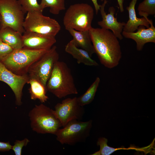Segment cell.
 Segmentation results:
<instances>
[{
    "instance_id": "1",
    "label": "cell",
    "mask_w": 155,
    "mask_h": 155,
    "mask_svg": "<svg viewBox=\"0 0 155 155\" xmlns=\"http://www.w3.org/2000/svg\"><path fill=\"white\" fill-rule=\"evenodd\" d=\"M95 51L100 63L109 69L119 64L122 52L117 38L109 30L92 27L89 30Z\"/></svg>"
},
{
    "instance_id": "2",
    "label": "cell",
    "mask_w": 155,
    "mask_h": 155,
    "mask_svg": "<svg viewBox=\"0 0 155 155\" xmlns=\"http://www.w3.org/2000/svg\"><path fill=\"white\" fill-rule=\"evenodd\" d=\"M46 88L59 99L78 93L71 70L62 61H58L55 64Z\"/></svg>"
},
{
    "instance_id": "3",
    "label": "cell",
    "mask_w": 155,
    "mask_h": 155,
    "mask_svg": "<svg viewBox=\"0 0 155 155\" xmlns=\"http://www.w3.org/2000/svg\"><path fill=\"white\" fill-rule=\"evenodd\" d=\"M48 50H31L23 48L14 50L0 61L7 69L13 73L20 75H26L30 66Z\"/></svg>"
},
{
    "instance_id": "4",
    "label": "cell",
    "mask_w": 155,
    "mask_h": 155,
    "mask_svg": "<svg viewBox=\"0 0 155 155\" xmlns=\"http://www.w3.org/2000/svg\"><path fill=\"white\" fill-rule=\"evenodd\" d=\"M28 115L32 130L38 133L55 135L62 127L53 110L42 104L36 105Z\"/></svg>"
},
{
    "instance_id": "5",
    "label": "cell",
    "mask_w": 155,
    "mask_h": 155,
    "mask_svg": "<svg viewBox=\"0 0 155 155\" xmlns=\"http://www.w3.org/2000/svg\"><path fill=\"white\" fill-rule=\"evenodd\" d=\"M94 10L86 3H77L70 5L63 19L65 29L72 28L78 31L89 30L92 27Z\"/></svg>"
},
{
    "instance_id": "6",
    "label": "cell",
    "mask_w": 155,
    "mask_h": 155,
    "mask_svg": "<svg viewBox=\"0 0 155 155\" xmlns=\"http://www.w3.org/2000/svg\"><path fill=\"white\" fill-rule=\"evenodd\" d=\"M92 126V120H71L57 131L55 134L57 140L62 144L72 146L84 142L90 135Z\"/></svg>"
},
{
    "instance_id": "7",
    "label": "cell",
    "mask_w": 155,
    "mask_h": 155,
    "mask_svg": "<svg viewBox=\"0 0 155 155\" xmlns=\"http://www.w3.org/2000/svg\"><path fill=\"white\" fill-rule=\"evenodd\" d=\"M25 13L17 0H0V29L11 28L22 34Z\"/></svg>"
},
{
    "instance_id": "8",
    "label": "cell",
    "mask_w": 155,
    "mask_h": 155,
    "mask_svg": "<svg viewBox=\"0 0 155 155\" xmlns=\"http://www.w3.org/2000/svg\"><path fill=\"white\" fill-rule=\"evenodd\" d=\"M23 23L25 31L55 36L61 27L55 19L46 16L37 11L27 12Z\"/></svg>"
},
{
    "instance_id": "9",
    "label": "cell",
    "mask_w": 155,
    "mask_h": 155,
    "mask_svg": "<svg viewBox=\"0 0 155 155\" xmlns=\"http://www.w3.org/2000/svg\"><path fill=\"white\" fill-rule=\"evenodd\" d=\"M55 46H53L29 67L28 75L30 79L36 80L46 87L55 64L59 55Z\"/></svg>"
},
{
    "instance_id": "10",
    "label": "cell",
    "mask_w": 155,
    "mask_h": 155,
    "mask_svg": "<svg viewBox=\"0 0 155 155\" xmlns=\"http://www.w3.org/2000/svg\"><path fill=\"white\" fill-rule=\"evenodd\" d=\"M55 108L54 113L63 127L71 120H80L85 113L83 106L79 104L77 97L68 98L63 100L61 102L57 104Z\"/></svg>"
},
{
    "instance_id": "11",
    "label": "cell",
    "mask_w": 155,
    "mask_h": 155,
    "mask_svg": "<svg viewBox=\"0 0 155 155\" xmlns=\"http://www.w3.org/2000/svg\"><path fill=\"white\" fill-rule=\"evenodd\" d=\"M30 78L28 74L22 75L16 74L7 69L0 61V81L7 84L14 93L16 104L18 106L22 104L23 88L28 84Z\"/></svg>"
},
{
    "instance_id": "12",
    "label": "cell",
    "mask_w": 155,
    "mask_h": 155,
    "mask_svg": "<svg viewBox=\"0 0 155 155\" xmlns=\"http://www.w3.org/2000/svg\"><path fill=\"white\" fill-rule=\"evenodd\" d=\"M23 36V48L34 50H49L56 42L55 36L25 31Z\"/></svg>"
},
{
    "instance_id": "13",
    "label": "cell",
    "mask_w": 155,
    "mask_h": 155,
    "mask_svg": "<svg viewBox=\"0 0 155 155\" xmlns=\"http://www.w3.org/2000/svg\"><path fill=\"white\" fill-rule=\"evenodd\" d=\"M107 2V0H104L103 3L100 5V11L102 19V20L98 22V24L101 28L111 30L117 38L121 40L123 38L121 33L125 23L118 22L117 18H115V10L113 7L109 8V13L106 14L104 8Z\"/></svg>"
},
{
    "instance_id": "14",
    "label": "cell",
    "mask_w": 155,
    "mask_h": 155,
    "mask_svg": "<svg viewBox=\"0 0 155 155\" xmlns=\"http://www.w3.org/2000/svg\"><path fill=\"white\" fill-rule=\"evenodd\" d=\"M149 21L150 26L148 28L146 29L145 26L141 25L138 26L135 32H122V35L125 38L131 39L135 41L137 49L138 51L142 50L147 43H155V28L152 20L149 19Z\"/></svg>"
},
{
    "instance_id": "15",
    "label": "cell",
    "mask_w": 155,
    "mask_h": 155,
    "mask_svg": "<svg viewBox=\"0 0 155 155\" xmlns=\"http://www.w3.org/2000/svg\"><path fill=\"white\" fill-rule=\"evenodd\" d=\"M137 0H132L129 6L126 8L128 12L129 18L124 26L123 31L134 32L138 26L141 25L146 26L147 28L150 27V24L148 18H138L136 16L135 7Z\"/></svg>"
},
{
    "instance_id": "16",
    "label": "cell",
    "mask_w": 155,
    "mask_h": 155,
    "mask_svg": "<svg viewBox=\"0 0 155 155\" xmlns=\"http://www.w3.org/2000/svg\"><path fill=\"white\" fill-rule=\"evenodd\" d=\"M67 30L73 37L72 40L75 46L86 51L92 57L95 51L89 30L78 31L72 28Z\"/></svg>"
},
{
    "instance_id": "17",
    "label": "cell",
    "mask_w": 155,
    "mask_h": 155,
    "mask_svg": "<svg viewBox=\"0 0 155 155\" xmlns=\"http://www.w3.org/2000/svg\"><path fill=\"white\" fill-rule=\"evenodd\" d=\"M65 51L75 59L78 64L82 63L88 66H97L99 65L92 59L86 51L78 48L74 44L72 40L65 46Z\"/></svg>"
},
{
    "instance_id": "18",
    "label": "cell",
    "mask_w": 155,
    "mask_h": 155,
    "mask_svg": "<svg viewBox=\"0 0 155 155\" xmlns=\"http://www.w3.org/2000/svg\"><path fill=\"white\" fill-rule=\"evenodd\" d=\"M13 28L7 27L0 29V40L14 50L23 48V36Z\"/></svg>"
},
{
    "instance_id": "19",
    "label": "cell",
    "mask_w": 155,
    "mask_h": 155,
    "mask_svg": "<svg viewBox=\"0 0 155 155\" xmlns=\"http://www.w3.org/2000/svg\"><path fill=\"white\" fill-rule=\"evenodd\" d=\"M30 87L28 89L31 99L38 100L41 102L44 103L49 98L46 95V87L38 81L30 79L28 83Z\"/></svg>"
},
{
    "instance_id": "20",
    "label": "cell",
    "mask_w": 155,
    "mask_h": 155,
    "mask_svg": "<svg viewBox=\"0 0 155 155\" xmlns=\"http://www.w3.org/2000/svg\"><path fill=\"white\" fill-rule=\"evenodd\" d=\"M100 82V78L99 77H96L86 91L83 95L77 98L78 102L80 106H84L93 101Z\"/></svg>"
},
{
    "instance_id": "21",
    "label": "cell",
    "mask_w": 155,
    "mask_h": 155,
    "mask_svg": "<svg viewBox=\"0 0 155 155\" xmlns=\"http://www.w3.org/2000/svg\"><path fill=\"white\" fill-rule=\"evenodd\" d=\"M40 4L43 10L49 7L50 12L54 15L58 14L65 9V0H41Z\"/></svg>"
},
{
    "instance_id": "22",
    "label": "cell",
    "mask_w": 155,
    "mask_h": 155,
    "mask_svg": "<svg viewBox=\"0 0 155 155\" xmlns=\"http://www.w3.org/2000/svg\"><path fill=\"white\" fill-rule=\"evenodd\" d=\"M138 14L141 16L148 18L155 14V0H144L138 7Z\"/></svg>"
},
{
    "instance_id": "23",
    "label": "cell",
    "mask_w": 155,
    "mask_h": 155,
    "mask_svg": "<svg viewBox=\"0 0 155 155\" xmlns=\"http://www.w3.org/2000/svg\"><path fill=\"white\" fill-rule=\"evenodd\" d=\"M108 140L104 137L99 138L97 141V144L100 146L99 151L96 152L92 155H109L115 151L119 150V148H115L109 146L107 144Z\"/></svg>"
},
{
    "instance_id": "24",
    "label": "cell",
    "mask_w": 155,
    "mask_h": 155,
    "mask_svg": "<svg viewBox=\"0 0 155 155\" xmlns=\"http://www.w3.org/2000/svg\"><path fill=\"white\" fill-rule=\"evenodd\" d=\"M25 13L29 12L37 11L42 13L43 9L37 0H18Z\"/></svg>"
},
{
    "instance_id": "25",
    "label": "cell",
    "mask_w": 155,
    "mask_h": 155,
    "mask_svg": "<svg viewBox=\"0 0 155 155\" xmlns=\"http://www.w3.org/2000/svg\"><path fill=\"white\" fill-rule=\"evenodd\" d=\"M29 142V140L27 138L22 140H16L11 150L14 151L16 155H21L23 148L26 146Z\"/></svg>"
},
{
    "instance_id": "26",
    "label": "cell",
    "mask_w": 155,
    "mask_h": 155,
    "mask_svg": "<svg viewBox=\"0 0 155 155\" xmlns=\"http://www.w3.org/2000/svg\"><path fill=\"white\" fill-rule=\"evenodd\" d=\"M13 50L11 46L0 40V60Z\"/></svg>"
},
{
    "instance_id": "27",
    "label": "cell",
    "mask_w": 155,
    "mask_h": 155,
    "mask_svg": "<svg viewBox=\"0 0 155 155\" xmlns=\"http://www.w3.org/2000/svg\"><path fill=\"white\" fill-rule=\"evenodd\" d=\"M12 146L9 142H0V152L9 151L12 149Z\"/></svg>"
},
{
    "instance_id": "28",
    "label": "cell",
    "mask_w": 155,
    "mask_h": 155,
    "mask_svg": "<svg viewBox=\"0 0 155 155\" xmlns=\"http://www.w3.org/2000/svg\"><path fill=\"white\" fill-rule=\"evenodd\" d=\"M92 1L96 13L97 14L100 9V5H99L97 2V0H91ZM103 1V0H101Z\"/></svg>"
},
{
    "instance_id": "29",
    "label": "cell",
    "mask_w": 155,
    "mask_h": 155,
    "mask_svg": "<svg viewBox=\"0 0 155 155\" xmlns=\"http://www.w3.org/2000/svg\"><path fill=\"white\" fill-rule=\"evenodd\" d=\"M119 5V8L120 11L121 12L124 11L123 7V3L124 0H117Z\"/></svg>"
},
{
    "instance_id": "30",
    "label": "cell",
    "mask_w": 155,
    "mask_h": 155,
    "mask_svg": "<svg viewBox=\"0 0 155 155\" xmlns=\"http://www.w3.org/2000/svg\"><path fill=\"white\" fill-rule=\"evenodd\" d=\"M1 21V16H0V22Z\"/></svg>"
}]
</instances>
